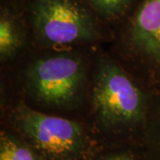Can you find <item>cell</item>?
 I'll return each mask as SVG.
<instances>
[{
  "label": "cell",
  "mask_w": 160,
  "mask_h": 160,
  "mask_svg": "<svg viewBox=\"0 0 160 160\" xmlns=\"http://www.w3.org/2000/svg\"><path fill=\"white\" fill-rule=\"evenodd\" d=\"M149 99L112 62H103L93 87V108L104 124L123 126L145 119Z\"/></svg>",
  "instance_id": "6da1fadb"
},
{
  "label": "cell",
  "mask_w": 160,
  "mask_h": 160,
  "mask_svg": "<svg viewBox=\"0 0 160 160\" xmlns=\"http://www.w3.org/2000/svg\"><path fill=\"white\" fill-rule=\"evenodd\" d=\"M18 129L52 160H72L86 146L83 127L61 117L38 112L20 103L13 115Z\"/></svg>",
  "instance_id": "7a4b0ae2"
},
{
  "label": "cell",
  "mask_w": 160,
  "mask_h": 160,
  "mask_svg": "<svg viewBox=\"0 0 160 160\" xmlns=\"http://www.w3.org/2000/svg\"><path fill=\"white\" fill-rule=\"evenodd\" d=\"M30 13L38 34L52 44L67 45L97 38L95 20L78 0H34Z\"/></svg>",
  "instance_id": "3957f363"
},
{
  "label": "cell",
  "mask_w": 160,
  "mask_h": 160,
  "mask_svg": "<svg viewBox=\"0 0 160 160\" xmlns=\"http://www.w3.org/2000/svg\"><path fill=\"white\" fill-rule=\"evenodd\" d=\"M84 78V68L78 59L56 55L35 62L28 71L30 88L46 104L62 105L78 93Z\"/></svg>",
  "instance_id": "277c9868"
},
{
  "label": "cell",
  "mask_w": 160,
  "mask_h": 160,
  "mask_svg": "<svg viewBox=\"0 0 160 160\" xmlns=\"http://www.w3.org/2000/svg\"><path fill=\"white\" fill-rule=\"evenodd\" d=\"M132 46L156 74L160 85V0H141L129 29Z\"/></svg>",
  "instance_id": "5b68a950"
},
{
  "label": "cell",
  "mask_w": 160,
  "mask_h": 160,
  "mask_svg": "<svg viewBox=\"0 0 160 160\" xmlns=\"http://www.w3.org/2000/svg\"><path fill=\"white\" fill-rule=\"evenodd\" d=\"M145 121L147 158L160 160V85L149 96Z\"/></svg>",
  "instance_id": "8992f818"
},
{
  "label": "cell",
  "mask_w": 160,
  "mask_h": 160,
  "mask_svg": "<svg viewBox=\"0 0 160 160\" xmlns=\"http://www.w3.org/2000/svg\"><path fill=\"white\" fill-rule=\"evenodd\" d=\"M22 46L18 26L10 14L3 12L0 18V56L2 60L12 57Z\"/></svg>",
  "instance_id": "52a82bcc"
},
{
  "label": "cell",
  "mask_w": 160,
  "mask_h": 160,
  "mask_svg": "<svg viewBox=\"0 0 160 160\" xmlns=\"http://www.w3.org/2000/svg\"><path fill=\"white\" fill-rule=\"evenodd\" d=\"M0 160H38L31 148L10 133L1 132Z\"/></svg>",
  "instance_id": "ba28073f"
},
{
  "label": "cell",
  "mask_w": 160,
  "mask_h": 160,
  "mask_svg": "<svg viewBox=\"0 0 160 160\" xmlns=\"http://www.w3.org/2000/svg\"><path fill=\"white\" fill-rule=\"evenodd\" d=\"M92 8L108 19H117L124 15L131 7L133 0H86Z\"/></svg>",
  "instance_id": "9c48e42d"
},
{
  "label": "cell",
  "mask_w": 160,
  "mask_h": 160,
  "mask_svg": "<svg viewBox=\"0 0 160 160\" xmlns=\"http://www.w3.org/2000/svg\"><path fill=\"white\" fill-rule=\"evenodd\" d=\"M103 160H131L129 158H127L126 156H113V157H109L107 158H104Z\"/></svg>",
  "instance_id": "30bf717a"
}]
</instances>
